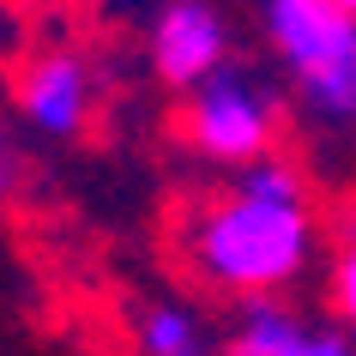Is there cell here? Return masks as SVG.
<instances>
[{"label":"cell","instance_id":"cell-1","mask_svg":"<svg viewBox=\"0 0 356 356\" xmlns=\"http://www.w3.org/2000/svg\"><path fill=\"white\" fill-rule=\"evenodd\" d=\"M188 248H193V260H200V272L211 284L260 296V290L290 284L308 266L314 224H308V206H260V200L229 193L224 206L200 211Z\"/></svg>","mask_w":356,"mask_h":356},{"label":"cell","instance_id":"cell-2","mask_svg":"<svg viewBox=\"0 0 356 356\" xmlns=\"http://www.w3.org/2000/svg\"><path fill=\"white\" fill-rule=\"evenodd\" d=\"M266 31L296 91L326 121H356V13L332 0H266Z\"/></svg>","mask_w":356,"mask_h":356},{"label":"cell","instance_id":"cell-3","mask_svg":"<svg viewBox=\"0 0 356 356\" xmlns=\"http://www.w3.org/2000/svg\"><path fill=\"white\" fill-rule=\"evenodd\" d=\"M188 133L193 145L218 157V163H260L266 157V139H272V109L254 85H242L236 73H218L193 91V109H188Z\"/></svg>","mask_w":356,"mask_h":356},{"label":"cell","instance_id":"cell-4","mask_svg":"<svg viewBox=\"0 0 356 356\" xmlns=\"http://www.w3.org/2000/svg\"><path fill=\"white\" fill-rule=\"evenodd\" d=\"M151 60L157 79L175 91H200L224 67V19L211 0H169L151 24Z\"/></svg>","mask_w":356,"mask_h":356},{"label":"cell","instance_id":"cell-5","mask_svg":"<svg viewBox=\"0 0 356 356\" xmlns=\"http://www.w3.org/2000/svg\"><path fill=\"white\" fill-rule=\"evenodd\" d=\"M19 103L31 115V127L55 133V139L79 133L85 127V109H91V73H85V60L79 55H37L24 67Z\"/></svg>","mask_w":356,"mask_h":356},{"label":"cell","instance_id":"cell-6","mask_svg":"<svg viewBox=\"0 0 356 356\" xmlns=\"http://www.w3.org/2000/svg\"><path fill=\"white\" fill-rule=\"evenodd\" d=\"M229 356H356V350L338 332H308L278 302H254L229 338Z\"/></svg>","mask_w":356,"mask_h":356},{"label":"cell","instance_id":"cell-7","mask_svg":"<svg viewBox=\"0 0 356 356\" xmlns=\"http://www.w3.org/2000/svg\"><path fill=\"white\" fill-rule=\"evenodd\" d=\"M139 350L145 356H206V326L188 314V308H175V302H157L139 314Z\"/></svg>","mask_w":356,"mask_h":356},{"label":"cell","instance_id":"cell-8","mask_svg":"<svg viewBox=\"0 0 356 356\" xmlns=\"http://www.w3.org/2000/svg\"><path fill=\"white\" fill-rule=\"evenodd\" d=\"M236 193H242V200H260V206H302V175L290 163L260 157V163H248L242 175H236Z\"/></svg>","mask_w":356,"mask_h":356},{"label":"cell","instance_id":"cell-9","mask_svg":"<svg viewBox=\"0 0 356 356\" xmlns=\"http://www.w3.org/2000/svg\"><path fill=\"white\" fill-rule=\"evenodd\" d=\"M332 302H338V314L356 326V242L338 254V272H332Z\"/></svg>","mask_w":356,"mask_h":356},{"label":"cell","instance_id":"cell-10","mask_svg":"<svg viewBox=\"0 0 356 356\" xmlns=\"http://www.w3.org/2000/svg\"><path fill=\"white\" fill-rule=\"evenodd\" d=\"M13 181H19V145H13L6 127H0V193H13Z\"/></svg>","mask_w":356,"mask_h":356},{"label":"cell","instance_id":"cell-11","mask_svg":"<svg viewBox=\"0 0 356 356\" xmlns=\"http://www.w3.org/2000/svg\"><path fill=\"white\" fill-rule=\"evenodd\" d=\"M332 6H338V13H356V0H332Z\"/></svg>","mask_w":356,"mask_h":356}]
</instances>
